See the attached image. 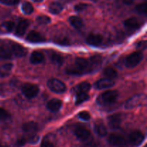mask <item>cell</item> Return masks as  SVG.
I'll use <instances>...</instances> for the list:
<instances>
[{"label": "cell", "mask_w": 147, "mask_h": 147, "mask_svg": "<svg viewBox=\"0 0 147 147\" xmlns=\"http://www.w3.org/2000/svg\"><path fill=\"white\" fill-rule=\"evenodd\" d=\"M20 2V0H0V3L4 5L13 6L16 5Z\"/></svg>", "instance_id": "cell-35"}, {"label": "cell", "mask_w": 147, "mask_h": 147, "mask_svg": "<svg viewBox=\"0 0 147 147\" xmlns=\"http://www.w3.org/2000/svg\"><path fill=\"white\" fill-rule=\"evenodd\" d=\"M88 7L87 4H83V3H80V4H77L76 5L75 7V10L76 11H84L85 9H87V7Z\"/></svg>", "instance_id": "cell-37"}, {"label": "cell", "mask_w": 147, "mask_h": 147, "mask_svg": "<svg viewBox=\"0 0 147 147\" xmlns=\"http://www.w3.org/2000/svg\"><path fill=\"white\" fill-rule=\"evenodd\" d=\"M22 10L25 14H30L34 11V7L28 1H25L22 5Z\"/></svg>", "instance_id": "cell-31"}, {"label": "cell", "mask_w": 147, "mask_h": 147, "mask_svg": "<svg viewBox=\"0 0 147 147\" xmlns=\"http://www.w3.org/2000/svg\"><path fill=\"white\" fill-rule=\"evenodd\" d=\"M22 129L25 133L32 134L34 133L38 129V124L35 122L30 121L24 123L22 126Z\"/></svg>", "instance_id": "cell-21"}, {"label": "cell", "mask_w": 147, "mask_h": 147, "mask_svg": "<svg viewBox=\"0 0 147 147\" xmlns=\"http://www.w3.org/2000/svg\"><path fill=\"white\" fill-rule=\"evenodd\" d=\"M56 42L59 45H69L68 40L66 38H59L56 40Z\"/></svg>", "instance_id": "cell-39"}, {"label": "cell", "mask_w": 147, "mask_h": 147, "mask_svg": "<svg viewBox=\"0 0 147 147\" xmlns=\"http://www.w3.org/2000/svg\"><path fill=\"white\" fill-rule=\"evenodd\" d=\"M88 73H94L102 65V57L100 55L92 56L88 60Z\"/></svg>", "instance_id": "cell-7"}, {"label": "cell", "mask_w": 147, "mask_h": 147, "mask_svg": "<svg viewBox=\"0 0 147 147\" xmlns=\"http://www.w3.org/2000/svg\"><path fill=\"white\" fill-rule=\"evenodd\" d=\"M11 47L6 45H2L0 47V59L1 60H9L12 57Z\"/></svg>", "instance_id": "cell-20"}, {"label": "cell", "mask_w": 147, "mask_h": 147, "mask_svg": "<svg viewBox=\"0 0 147 147\" xmlns=\"http://www.w3.org/2000/svg\"><path fill=\"white\" fill-rule=\"evenodd\" d=\"M103 42V37L100 34H90L86 38V42L92 46H98Z\"/></svg>", "instance_id": "cell-17"}, {"label": "cell", "mask_w": 147, "mask_h": 147, "mask_svg": "<svg viewBox=\"0 0 147 147\" xmlns=\"http://www.w3.org/2000/svg\"><path fill=\"white\" fill-rule=\"evenodd\" d=\"M29 25H30V22H29V21L27 20H20L18 24H17V27H16V35L19 36V37H21V36L24 35L26 30L28 28Z\"/></svg>", "instance_id": "cell-14"}, {"label": "cell", "mask_w": 147, "mask_h": 147, "mask_svg": "<svg viewBox=\"0 0 147 147\" xmlns=\"http://www.w3.org/2000/svg\"><path fill=\"white\" fill-rule=\"evenodd\" d=\"M36 21L39 24H42V25H45V24H47L50 22L51 20L49 17L45 15L39 16L36 19Z\"/></svg>", "instance_id": "cell-32"}, {"label": "cell", "mask_w": 147, "mask_h": 147, "mask_svg": "<svg viewBox=\"0 0 147 147\" xmlns=\"http://www.w3.org/2000/svg\"><path fill=\"white\" fill-rule=\"evenodd\" d=\"M10 119V114L7 110L0 108V121H5Z\"/></svg>", "instance_id": "cell-33"}, {"label": "cell", "mask_w": 147, "mask_h": 147, "mask_svg": "<svg viewBox=\"0 0 147 147\" xmlns=\"http://www.w3.org/2000/svg\"><path fill=\"white\" fill-rule=\"evenodd\" d=\"M47 87L53 92L56 93H63L66 90V86L58 79H50L47 81Z\"/></svg>", "instance_id": "cell-4"}, {"label": "cell", "mask_w": 147, "mask_h": 147, "mask_svg": "<svg viewBox=\"0 0 147 147\" xmlns=\"http://www.w3.org/2000/svg\"><path fill=\"white\" fill-rule=\"evenodd\" d=\"M0 147H1V144H0Z\"/></svg>", "instance_id": "cell-45"}, {"label": "cell", "mask_w": 147, "mask_h": 147, "mask_svg": "<svg viewBox=\"0 0 147 147\" xmlns=\"http://www.w3.org/2000/svg\"><path fill=\"white\" fill-rule=\"evenodd\" d=\"M14 27V23L11 21H7L3 22L0 26V32L3 33L10 32Z\"/></svg>", "instance_id": "cell-26"}, {"label": "cell", "mask_w": 147, "mask_h": 147, "mask_svg": "<svg viewBox=\"0 0 147 147\" xmlns=\"http://www.w3.org/2000/svg\"><path fill=\"white\" fill-rule=\"evenodd\" d=\"M108 142L109 144L115 146L123 147L126 145V140L123 136L116 134H113L109 136L108 139Z\"/></svg>", "instance_id": "cell-9"}, {"label": "cell", "mask_w": 147, "mask_h": 147, "mask_svg": "<svg viewBox=\"0 0 147 147\" xmlns=\"http://www.w3.org/2000/svg\"><path fill=\"white\" fill-rule=\"evenodd\" d=\"M119 97L116 90H109L102 93L98 98L97 102L99 105H109L114 103Z\"/></svg>", "instance_id": "cell-2"}, {"label": "cell", "mask_w": 147, "mask_h": 147, "mask_svg": "<svg viewBox=\"0 0 147 147\" xmlns=\"http://www.w3.org/2000/svg\"><path fill=\"white\" fill-rule=\"evenodd\" d=\"M40 147H55V146L52 142H49V141L46 140V139H44V140L42 141V142Z\"/></svg>", "instance_id": "cell-40"}, {"label": "cell", "mask_w": 147, "mask_h": 147, "mask_svg": "<svg viewBox=\"0 0 147 147\" xmlns=\"http://www.w3.org/2000/svg\"><path fill=\"white\" fill-rule=\"evenodd\" d=\"M51 61L54 65L57 66H61L63 65L64 59L62 55L57 53H53L51 55Z\"/></svg>", "instance_id": "cell-28"}, {"label": "cell", "mask_w": 147, "mask_h": 147, "mask_svg": "<svg viewBox=\"0 0 147 147\" xmlns=\"http://www.w3.org/2000/svg\"><path fill=\"white\" fill-rule=\"evenodd\" d=\"M114 84L115 82L113 81V80L108 78H102L98 80L95 83V88L99 89V90H102V89H106L113 87Z\"/></svg>", "instance_id": "cell-11"}, {"label": "cell", "mask_w": 147, "mask_h": 147, "mask_svg": "<svg viewBox=\"0 0 147 147\" xmlns=\"http://www.w3.org/2000/svg\"><path fill=\"white\" fill-rule=\"evenodd\" d=\"M88 62L83 57H77L75 60L73 65L70 66L66 69V73L72 76H80L83 73H88Z\"/></svg>", "instance_id": "cell-1"}, {"label": "cell", "mask_w": 147, "mask_h": 147, "mask_svg": "<svg viewBox=\"0 0 147 147\" xmlns=\"http://www.w3.org/2000/svg\"><path fill=\"white\" fill-rule=\"evenodd\" d=\"M63 9V6L58 1H53L49 6V11L53 14H57L61 12Z\"/></svg>", "instance_id": "cell-22"}, {"label": "cell", "mask_w": 147, "mask_h": 147, "mask_svg": "<svg viewBox=\"0 0 147 147\" xmlns=\"http://www.w3.org/2000/svg\"><path fill=\"white\" fill-rule=\"evenodd\" d=\"M136 10L138 13L141 14H146V3H142L136 6Z\"/></svg>", "instance_id": "cell-34"}, {"label": "cell", "mask_w": 147, "mask_h": 147, "mask_svg": "<svg viewBox=\"0 0 147 147\" xmlns=\"http://www.w3.org/2000/svg\"><path fill=\"white\" fill-rule=\"evenodd\" d=\"M83 147H100V146H99V145L97 143H96V142H88V143L86 144Z\"/></svg>", "instance_id": "cell-42"}, {"label": "cell", "mask_w": 147, "mask_h": 147, "mask_svg": "<svg viewBox=\"0 0 147 147\" xmlns=\"http://www.w3.org/2000/svg\"><path fill=\"white\" fill-rule=\"evenodd\" d=\"M33 1H34V2H37V3H40L41 2V1H42L43 0H32Z\"/></svg>", "instance_id": "cell-44"}, {"label": "cell", "mask_w": 147, "mask_h": 147, "mask_svg": "<svg viewBox=\"0 0 147 147\" xmlns=\"http://www.w3.org/2000/svg\"><path fill=\"white\" fill-rule=\"evenodd\" d=\"M38 140H39V136H37V135H32V136H30L28 139L29 142L31 144L37 143V142H38Z\"/></svg>", "instance_id": "cell-41"}, {"label": "cell", "mask_w": 147, "mask_h": 147, "mask_svg": "<svg viewBox=\"0 0 147 147\" xmlns=\"http://www.w3.org/2000/svg\"><path fill=\"white\" fill-rule=\"evenodd\" d=\"M13 68V65L11 63H7L0 66V77L5 78L10 75Z\"/></svg>", "instance_id": "cell-23"}, {"label": "cell", "mask_w": 147, "mask_h": 147, "mask_svg": "<svg viewBox=\"0 0 147 147\" xmlns=\"http://www.w3.org/2000/svg\"><path fill=\"white\" fill-rule=\"evenodd\" d=\"M90 88H91V86H90V83H88V82H83V83H80V84L76 86L75 91L78 92V93H86V92L90 90Z\"/></svg>", "instance_id": "cell-27"}, {"label": "cell", "mask_w": 147, "mask_h": 147, "mask_svg": "<svg viewBox=\"0 0 147 147\" xmlns=\"http://www.w3.org/2000/svg\"><path fill=\"white\" fill-rule=\"evenodd\" d=\"M79 118L83 121H88L90 119V115L88 112L87 111H82L80 112L78 114Z\"/></svg>", "instance_id": "cell-36"}, {"label": "cell", "mask_w": 147, "mask_h": 147, "mask_svg": "<svg viewBox=\"0 0 147 147\" xmlns=\"http://www.w3.org/2000/svg\"><path fill=\"white\" fill-rule=\"evenodd\" d=\"M145 147H146V146H145Z\"/></svg>", "instance_id": "cell-46"}, {"label": "cell", "mask_w": 147, "mask_h": 147, "mask_svg": "<svg viewBox=\"0 0 147 147\" xmlns=\"http://www.w3.org/2000/svg\"><path fill=\"white\" fill-rule=\"evenodd\" d=\"M63 102L59 99H52L47 103V108L52 112H57L62 107Z\"/></svg>", "instance_id": "cell-16"}, {"label": "cell", "mask_w": 147, "mask_h": 147, "mask_svg": "<svg viewBox=\"0 0 147 147\" xmlns=\"http://www.w3.org/2000/svg\"><path fill=\"white\" fill-rule=\"evenodd\" d=\"M89 96L86 93H77L76 99V104L79 105L81 103H84V102L87 101L89 99Z\"/></svg>", "instance_id": "cell-29"}, {"label": "cell", "mask_w": 147, "mask_h": 147, "mask_svg": "<svg viewBox=\"0 0 147 147\" xmlns=\"http://www.w3.org/2000/svg\"><path fill=\"white\" fill-rule=\"evenodd\" d=\"M40 91V88L37 85L32 83H26L22 88V92L23 95L27 98H33L36 97Z\"/></svg>", "instance_id": "cell-5"}, {"label": "cell", "mask_w": 147, "mask_h": 147, "mask_svg": "<svg viewBox=\"0 0 147 147\" xmlns=\"http://www.w3.org/2000/svg\"><path fill=\"white\" fill-rule=\"evenodd\" d=\"M134 1V0H123V2L126 5H131V4H133Z\"/></svg>", "instance_id": "cell-43"}, {"label": "cell", "mask_w": 147, "mask_h": 147, "mask_svg": "<svg viewBox=\"0 0 147 147\" xmlns=\"http://www.w3.org/2000/svg\"><path fill=\"white\" fill-rule=\"evenodd\" d=\"M45 60V56L44 55L42 54L40 52L34 51L31 54V56H30V63L32 64H40V63H42Z\"/></svg>", "instance_id": "cell-19"}, {"label": "cell", "mask_w": 147, "mask_h": 147, "mask_svg": "<svg viewBox=\"0 0 147 147\" xmlns=\"http://www.w3.org/2000/svg\"><path fill=\"white\" fill-rule=\"evenodd\" d=\"M74 134L76 136V137L79 140L82 141V142L87 141L90 136V131L88 129H86V128L82 127V126H78V127H76L74 130Z\"/></svg>", "instance_id": "cell-10"}, {"label": "cell", "mask_w": 147, "mask_h": 147, "mask_svg": "<svg viewBox=\"0 0 147 147\" xmlns=\"http://www.w3.org/2000/svg\"><path fill=\"white\" fill-rule=\"evenodd\" d=\"M94 131L98 136L100 137L107 135V129L103 123H97L94 126Z\"/></svg>", "instance_id": "cell-24"}, {"label": "cell", "mask_w": 147, "mask_h": 147, "mask_svg": "<svg viewBox=\"0 0 147 147\" xmlns=\"http://www.w3.org/2000/svg\"><path fill=\"white\" fill-rule=\"evenodd\" d=\"M143 57L144 55L141 52H135L126 57L125 65L129 68H133L141 63L143 60Z\"/></svg>", "instance_id": "cell-3"}, {"label": "cell", "mask_w": 147, "mask_h": 147, "mask_svg": "<svg viewBox=\"0 0 147 147\" xmlns=\"http://www.w3.org/2000/svg\"><path fill=\"white\" fill-rule=\"evenodd\" d=\"M124 26L129 30H136L139 27V22L135 17L127 19L124 21Z\"/></svg>", "instance_id": "cell-18"}, {"label": "cell", "mask_w": 147, "mask_h": 147, "mask_svg": "<svg viewBox=\"0 0 147 147\" xmlns=\"http://www.w3.org/2000/svg\"><path fill=\"white\" fill-rule=\"evenodd\" d=\"M104 75L106 76V78H110L113 80V78H116L118 76V73L116 72V70L115 69L112 68V67H106L104 70Z\"/></svg>", "instance_id": "cell-30"}, {"label": "cell", "mask_w": 147, "mask_h": 147, "mask_svg": "<svg viewBox=\"0 0 147 147\" xmlns=\"http://www.w3.org/2000/svg\"><path fill=\"white\" fill-rule=\"evenodd\" d=\"M26 142H27V140H26L25 139H24V138H21V139H18V140L17 141V142L15 143V146L16 147L23 146L24 144H25Z\"/></svg>", "instance_id": "cell-38"}, {"label": "cell", "mask_w": 147, "mask_h": 147, "mask_svg": "<svg viewBox=\"0 0 147 147\" xmlns=\"http://www.w3.org/2000/svg\"><path fill=\"white\" fill-rule=\"evenodd\" d=\"M69 22H70L71 26H73L74 28L77 29V30L82 28V27L83 26V20L78 16H71L69 18Z\"/></svg>", "instance_id": "cell-25"}, {"label": "cell", "mask_w": 147, "mask_h": 147, "mask_svg": "<svg viewBox=\"0 0 147 147\" xmlns=\"http://www.w3.org/2000/svg\"><path fill=\"white\" fill-rule=\"evenodd\" d=\"M26 40L32 43H40L45 42V39L40 34V32L36 31H31L27 34Z\"/></svg>", "instance_id": "cell-13"}, {"label": "cell", "mask_w": 147, "mask_h": 147, "mask_svg": "<svg viewBox=\"0 0 147 147\" xmlns=\"http://www.w3.org/2000/svg\"><path fill=\"white\" fill-rule=\"evenodd\" d=\"M145 97L146 96H144V95H136V96H133L126 101L125 108L126 109H132L134 108L141 106L142 103L146 100Z\"/></svg>", "instance_id": "cell-6"}, {"label": "cell", "mask_w": 147, "mask_h": 147, "mask_svg": "<svg viewBox=\"0 0 147 147\" xmlns=\"http://www.w3.org/2000/svg\"><path fill=\"white\" fill-rule=\"evenodd\" d=\"M144 136L142 132L139 131H134L131 132L129 136V144L134 147L139 146L143 142Z\"/></svg>", "instance_id": "cell-8"}, {"label": "cell", "mask_w": 147, "mask_h": 147, "mask_svg": "<svg viewBox=\"0 0 147 147\" xmlns=\"http://www.w3.org/2000/svg\"><path fill=\"white\" fill-rule=\"evenodd\" d=\"M11 50L13 55L17 57H22L26 55L27 51L24 47L19 44H13L11 46Z\"/></svg>", "instance_id": "cell-15"}, {"label": "cell", "mask_w": 147, "mask_h": 147, "mask_svg": "<svg viewBox=\"0 0 147 147\" xmlns=\"http://www.w3.org/2000/svg\"><path fill=\"white\" fill-rule=\"evenodd\" d=\"M121 123V116L119 113L111 115L108 118V123L111 129H119L120 127Z\"/></svg>", "instance_id": "cell-12"}]
</instances>
